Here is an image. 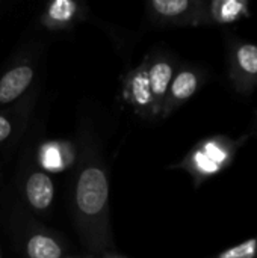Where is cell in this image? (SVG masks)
I'll use <instances>...</instances> for the list:
<instances>
[{
  "mask_svg": "<svg viewBox=\"0 0 257 258\" xmlns=\"http://www.w3.org/2000/svg\"><path fill=\"white\" fill-rule=\"evenodd\" d=\"M74 207L83 243L91 251H103L111 243L109 180L105 168L95 162L83 165L74 189Z\"/></svg>",
  "mask_w": 257,
  "mask_h": 258,
  "instance_id": "1",
  "label": "cell"
},
{
  "mask_svg": "<svg viewBox=\"0 0 257 258\" xmlns=\"http://www.w3.org/2000/svg\"><path fill=\"white\" fill-rule=\"evenodd\" d=\"M242 141H235L226 135L209 136L197 142L176 166L186 171L198 187L233 163Z\"/></svg>",
  "mask_w": 257,
  "mask_h": 258,
  "instance_id": "2",
  "label": "cell"
},
{
  "mask_svg": "<svg viewBox=\"0 0 257 258\" xmlns=\"http://www.w3.org/2000/svg\"><path fill=\"white\" fill-rule=\"evenodd\" d=\"M147 11L159 26H204V0H151Z\"/></svg>",
  "mask_w": 257,
  "mask_h": 258,
  "instance_id": "3",
  "label": "cell"
},
{
  "mask_svg": "<svg viewBox=\"0 0 257 258\" xmlns=\"http://www.w3.org/2000/svg\"><path fill=\"white\" fill-rule=\"evenodd\" d=\"M229 79L235 91L248 95L257 88V45L235 39L229 47Z\"/></svg>",
  "mask_w": 257,
  "mask_h": 258,
  "instance_id": "4",
  "label": "cell"
},
{
  "mask_svg": "<svg viewBox=\"0 0 257 258\" xmlns=\"http://www.w3.org/2000/svg\"><path fill=\"white\" fill-rule=\"evenodd\" d=\"M123 100L144 119L159 118L148 83L145 62L130 70L123 80Z\"/></svg>",
  "mask_w": 257,
  "mask_h": 258,
  "instance_id": "5",
  "label": "cell"
},
{
  "mask_svg": "<svg viewBox=\"0 0 257 258\" xmlns=\"http://www.w3.org/2000/svg\"><path fill=\"white\" fill-rule=\"evenodd\" d=\"M204 83V71L192 67H183L179 71H176L168 94L165 97V103L162 107L161 118L170 116L173 112H176L182 104H185L188 100H191L198 89Z\"/></svg>",
  "mask_w": 257,
  "mask_h": 258,
  "instance_id": "6",
  "label": "cell"
},
{
  "mask_svg": "<svg viewBox=\"0 0 257 258\" xmlns=\"http://www.w3.org/2000/svg\"><path fill=\"white\" fill-rule=\"evenodd\" d=\"M144 62H145V68H147L148 83H150V89H151L153 100L156 104V110L161 118L165 97L168 94L171 80L176 74V65L170 57H167L164 54L148 56L144 59Z\"/></svg>",
  "mask_w": 257,
  "mask_h": 258,
  "instance_id": "7",
  "label": "cell"
},
{
  "mask_svg": "<svg viewBox=\"0 0 257 258\" xmlns=\"http://www.w3.org/2000/svg\"><path fill=\"white\" fill-rule=\"evenodd\" d=\"M83 18V6L74 0H55L41 15V24L48 30H67Z\"/></svg>",
  "mask_w": 257,
  "mask_h": 258,
  "instance_id": "8",
  "label": "cell"
},
{
  "mask_svg": "<svg viewBox=\"0 0 257 258\" xmlns=\"http://www.w3.org/2000/svg\"><path fill=\"white\" fill-rule=\"evenodd\" d=\"M250 3L247 0H211L204 2V26L235 24L248 18Z\"/></svg>",
  "mask_w": 257,
  "mask_h": 258,
  "instance_id": "9",
  "label": "cell"
},
{
  "mask_svg": "<svg viewBox=\"0 0 257 258\" xmlns=\"http://www.w3.org/2000/svg\"><path fill=\"white\" fill-rule=\"evenodd\" d=\"M35 70L30 63H18L0 77V104L18 100L32 85Z\"/></svg>",
  "mask_w": 257,
  "mask_h": 258,
  "instance_id": "10",
  "label": "cell"
},
{
  "mask_svg": "<svg viewBox=\"0 0 257 258\" xmlns=\"http://www.w3.org/2000/svg\"><path fill=\"white\" fill-rule=\"evenodd\" d=\"M74 157V145L67 141H48L38 150V163L44 172L65 171L73 165Z\"/></svg>",
  "mask_w": 257,
  "mask_h": 258,
  "instance_id": "11",
  "label": "cell"
},
{
  "mask_svg": "<svg viewBox=\"0 0 257 258\" xmlns=\"http://www.w3.org/2000/svg\"><path fill=\"white\" fill-rule=\"evenodd\" d=\"M24 197L33 210L45 212L55 198V184L52 177L44 171L29 174L24 183Z\"/></svg>",
  "mask_w": 257,
  "mask_h": 258,
  "instance_id": "12",
  "label": "cell"
},
{
  "mask_svg": "<svg viewBox=\"0 0 257 258\" xmlns=\"http://www.w3.org/2000/svg\"><path fill=\"white\" fill-rule=\"evenodd\" d=\"M24 252L27 258H65L64 246L53 236L36 231L26 240Z\"/></svg>",
  "mask_w": 257,
  "mask_h": 258,
  "instance_id": "13",
  "label": "cell"
},
{
  "mask_svg": "<svg viewBox=\"0 0 257 258\" xmlns=\"http://www.w3.org/2000/svg\"><path fill=\"white\" fill-rule=\"evenodd\" d=\"M214 258H257V237L229 248Z\"/></svg>",
  "mask_w": 257,
  "mask_h": 258,
  "instance_id": "14",
  "label": "cell"
},
{
  "mask_svg": "<svg viewBox=\"0 0 257 258\" xmlns=\"http://www.w3.org/2000/svg\"><path fill=\"white\" fill-rule=\"evenodd\" d=\"M12 135V122L8 116L0 115V144L5 142Z\"/></svg>",
  "mask_w": 257,
  "mask_h": 258,
  "instance_id": "15",
  "label": "cell"
},
{
  "mask_svg": "<svg viewBox=\"0 0 257 258\" xmlns=\"http://www.w3.org/2000/svg\"><path fill=\"white\" fill-rule=\"evenodd\" d=\"M101 258H124V257H121V255H117V254H111V252H106L105 255Z\"/></svg>",
  "mask_w": 257,
  "mask_h": 258,
  "instance_id": "16",
  "label": "cell"
},
{
  "mask_svg": "<svg viewBox=\"0 0 257 258\" xmlns=\"http://www.w3.org/2000/svg\"><path fill=\"white\" fill-rule=\"evenodd\" d=\"M254 125H256V130H257V110H256V116H254Z\"/></svg>",
  "mask_w": 257,
  "mask_h": 258,
  "instance_id": "17",
  "label": "cell"
},
{
  "mask_svg": "<svg viewBox=\"0 0 257 258\" xmlns=\"http://www.w3.org/2000/svg\"><path fill=\"white\" fill-rule=\"evenodd\" d=\"M65 258H73V257H65ZM88 258H94V257H88Z\"/></svg>",
  "mask_w": 257,
  "mask_h": 258,
  "instance_id": "18",
  "label": "cell"
},
{
  "mask_svg": "<svg viewBox=\"0 0 257 258\" xmlns=\"http://www.w3.org/2000/svg\"><path fill=\"white\" fill-rule=\"evenodd\" d=\"M0 258H2V249H0Z\"/></svg>",
  "mask_w": 257,
  "mask_h": 258,
  "instance_id": "19",
  "label": "cell"
}]
</instances>
